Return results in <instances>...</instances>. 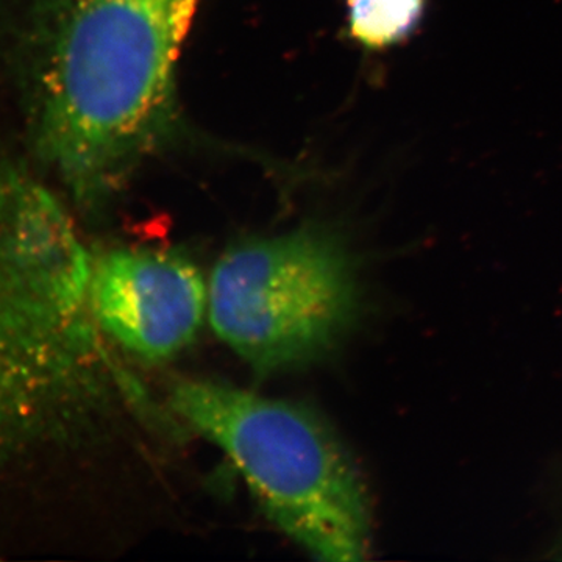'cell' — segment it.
I'll list each match as a JSON object with an SVG mask.
<instances>
[{
    "mask_svg": "<svg viewBox=\"0 0 562 562\" xmlns=\"http://www.w3.org/2000/svg\"><path fill=\"white\" fill-rule=\"evenodd\" d=\"M199 5L41 0L38 147L77 201H111L172 132L177 65Z\"/></svg>",
    "mask_w": 562,
    "mask_h": 562,
    "instance_id": "6da1fadb",
    "label": "cell"
},
{
    "mask_svg": "<svg viewBox=\"0 0 562 562\" xmlns=\"http://www.w3.org/2000/svg\"><path fill=\"white\" fill-rule=\"evenodd\" d=\"M169 401L192 430L227 454L272 522L302 549L322 561L368 558V490L316 414L202 379L173 383Z\"/></svg>",
    "mask_w": 562,
    "mask_h": 562,
    "instance_id": "7a4b0ae2",
    "label": "cell"
},
{
    "mask_svg": "<svg viewBox=\"0 0 562 562\" xmlns=\"http://www.w3.org/2000/svg\"><path fill=\"white\" fill-rule=\"evenodd\" d=\"M209 308L216 335L251 368H299L335 349L357 321V262L336 233L314 225L251 239L217 261Z\"/></svg>",
    "mask_w": 562,
    "mask_h": 562,
    "instance_id": "3957f363",
    "label": "cell"
},
{
    "mask_svg": "<svg viewBox=\"0 0 562 562\" xmlns=\"http://www.w3.org/2000/svg\"><path fill=\"white\" fill-rule=\"evenodd\" d=\"M92 312L125 350L162 361L190 346L206 308L198 266L176 251L117 249L91 268Z\"/></svg>",
    "mask_w": 562,
    "mask_h": 562,
    "instance_id": "277c9868",
    "label": "cell"
},
{
    "mask_svg": "<svg viewBox=\"0 0 562 562\" xmlns=\"http://www.w3.org/2000/svg\"><path fill=\"white\" fill-rule=\"evenodd\" d=\"M350 38L368 50L408 40L424 21L427 0H346Z\"/></svg>",
    "mask_w": 562,
    "mask_h": 562,
    "instance_id": "5b68a950",
    "label": "cell"
},
{
    "mask_svg": "<svg viewBox=\"0 0 562 562\" xmlns=\"http://www.w3.org/2000/svg\"><path fill=\"white\" fill-rule=\"evenodd\" d=\"M5 297L0 294V425L10 413L13 402L16 401L18 390L22 382H27L31 349L29 342L20 341L22 338L18 330V321L7 306Z\"/></svg>",
    "mask_w": 562,
    "mask_h": 562,
    "instance_id": "8992f818",
    "label": "cell"
},
{
    "mask_svg": "<svg viewBox=\"0 0 562 562\" xmlns=\"http://www.w3.org/2000/svg\"><path fill=\"white\" fill-rule=\"evenodd\" d=\"M554 552H557L558 558H560V560H562V539H561L560 543H558V546L554 547Z\"/></svg>",
    "mask_w": 562,
    "mask_h": 562,
    "instance_id": "52a82bcc",
    "label": "cell"
}]
</instances>
